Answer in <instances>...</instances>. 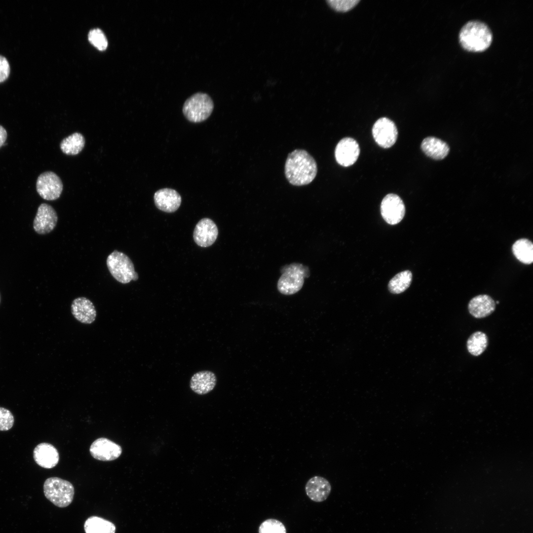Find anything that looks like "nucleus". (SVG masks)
Returning <instances> with one entry per match:
<instances>
[{
	"label": "nucleus",
	"instance_id": "obj_1",
	"mask_svg": "<svg viewBox=\"0 0 533 533\" xmlns=\"http://www.w3.org/2000/svg\"><path fill=\"white\" fill-rule=\"evenodd\" d=\"M317 164L306 151L295 150L290 152L285 164V174L288 182L297 186L310 183L315 178Z\"/></svg>",
	"mask_w": 533,
	"mask_h": 533
},
{
	"label": "nucleus",
	"instance_id": "obj_2",
	"mask_svg": "<svg viewBox=\"0 0 533 533\" xmlns=\"http://www.w3.org/2000/svg\"><path fill=\"white\" fill-rule=\"evenodd\" d=\"M459 41L465 50L471 52H481L491 45L493 35L489 27L477 20L467 22L459 33Z\"/></svg>",
	"mask_w": 533,
	"mask_h": 533
},
{
	"label": "nucleus",
	"instance_id": "obj_3",
	"mask_svg": "<svg viewBox=\"0 0 533 533\" xmlns=\"http://www.w3.org/2000/svg\"><path fill=\"white\" fill-rule=\"evenodd\" d=\"M43 492L46 498L55 506L63 508L73 501L75 489L68 481L53 477L46 479L43 484Z\"/></svg>",
	"mask_w": 533,
	"mask_h": 533
},
{
	"label": "nucleus",
	"instance_id": "obj_4",
	"mask_svg": "<svg viewBox=\"0 0 533 533\" xmlns=\"http://www.w3.org/2000/svg\"><path fill=\"white\" fill-rule=\"evenodd\" d=\"M214 103L211 98L204 93L192 95L185 102L183 113L189 121L199 123L206 120L212 114Z\"/></svg>",
	"mask_w": 533,
	"mask_h": 533
},
{
	"label": "nucleus",
	"instance_id": "obj_5",
	"mask_svg": "<svg viewBox=\"0 0 533 533\" xmlns=\"http://www.w3.org/2000/svg\"><path fill=\"white\" fill-rule=\"evenodd\" d=\"M106 263L110 272L119 282L126 284L138 280L139 276L133 263L124 253L114 251L108 256Z\"/></svg>",
	"mask_w": 533,
	"mask_h": 533
},
{
	"label": "nucleus",
	"instance_id": "obj_6",
	"mask_svg": "<svg viewBox=\"0 0 533 533\" xmlns=\"http://www.w3.org/2000/svg\"><path fill=\"white\" fill-rule=\"evenodd\" d=\"M282 275L277 283L278 291L282 294L290 295L301 290L304 278L308 277V268L302 264L293 263L283 269Z\"/></svg>",
	"mask_w": 533,
	"mask_h": 533
},
{
	"label": "nucleus",
	"instance_id": "obj_7",
	"mask_svg": "<svg viewBox=\"0 0 533 533\" xmlns=\"http://www.w3.org/2000/svg\"><path fill=\"white\" fill-rule=\"evenodd\" d=\"M36 189L38 194L44 199L54 200L60 197L63 190V184L56 174L47 171L38 177Z\"/></svg>",
	"mask_w": 533,
	"mask_h": 533
},
{
	"label": "nucleus",
	"instance_id": "obj_8",
	"mask_svg": "<svg viewBox=\"0 0 533 533\" xmlns=\"http://www.w3.org/2000/svg\"><path fill=\"white\" fill-rule=\"evenodd\" d=\"M372 135L379 146L387 149L395 143L398 137V130L393 121L387 117H381L373 125Z\"/></svg>",
	"mask_w": 533,
	"mask_h": 533
},
{
	"label": "nucleus",
	"instance_id": "obj_9",
	"mask_svg": "<svg viewBox=\"0 0 533 533\" xmlns=\"http://www.w3.org/2000/svg\"><path fill=\"white\" fill-rule=\"evenodd\" d=\"M381 213L387 223L391 225L397 224L405 216V204L398 195L389 193L381 201Z\"/></svg>",
	"mask_w": 533,
	"mask_h": 533
},
{
	"label": "nucleus",
	"instance_id": "obj_10",
	"mask_svg": "<svg viewBox=\"0 0 533 533\" xmlns=\"http://www.w3.org/2000/svg\"><path fill=\"white\" fill-rule=\"evenodd\" d=\"M122 448L119 445L106 438H99L91 445L89 451L95 459L103 461H112L119 457Z\"/></svg>",
	"mask_w": 533,
	"mask_h": 533
},
{
	"label": "nucleus",
	"instance_id": "obj_11",
	"mask_svg": "<svg viewBox=\"0 0 533 533\" xmlns=\"http://www.w3.org/2000/svg\"><path fill=\"white\" fill-rule=\"evenodd\" d=\"M359 154L360 148L358 143L350 137L341 139L337 144L335 151L337 162L344 167L353 165L357 160Z\"/></svg>",
	"mask_w": 533,
	"mask_h": 533
},
{
	"label": "nucleus",
	"instance_id": "obj_12",
	"mask_svg": "<svg viewBox=\"0 0 533 533\" xmlns=\"http://www.w3.org/2000/svg\"><path fill=\"white\" fill-rule=\"evenodd\" d=\"M58 216L50 205L42 203L38 207L33 222L35 231L39 234H45L52 231L56 226Z\"/></svg>",
	"mask_w": 533,
	"mask_h": 533
},
{
	"label": "nucleus",
	"instance_id": "obj_13",
	"mask_svg": "<svg viewBox=\"0 0 533 533\" xmlns=\"http://www.w3.org/2000/svg\"><path fill=\"white\" fill-rule=\"evenodd\" d=\"M218 235V228L216 224L210 219L205 218L200 220L196 224L193 234L194 242L202 247L212 245L216 241Z\"/></svg>",
	"mask_w": 533,
	"mask_h": 533
},
{
	"label": "nucleus",
	"instance_id": "obj_14",
	"mask_svg": "<svg viewBox=\"0 0 533 533\" xmlns=\"http://www.w3.org/2000/svg\"><path fill=\"white\" fill-rule=\"evenodd\" d=\"M71 307L72 315L79 322L90 324L95 321L97 312L94 304L88 299L78 297L74 300Z\"/></svg>",
	"mask_w": 533,
	"mask_h": 533
},
{
	"label": "nucleus",
	"instance_id": "obj_15",
	"mask_svg": "<svg viewBox=\"0 0 533 533\" xmlns=\"http://www.w3.org/2000/svg\"><path fill=\"white\" fill-rule=\"evenodd\" d=\"M156 207L163 212H175L181 205V196L175 190L164 188L156 191L153 196Z\"/></svg>",
	"mask_w": 533,
	"mask_h": 533
},
{
	"label": "nucleus",
	"instance_id": "obj_16",
	"mask_svg": "<svg viewBox=\"0 0 533 533\" xmlns=\"http://www.w3.org/2000/svg\"><path fill=\"white\" fill-rule=\"evenodd\" d=\"M33 457L40 466L47 469L54 467L59 460V455L56 448L48 443H41L34 450Z\"/></svg>",
	"mask_w": 533,
	"mask_h": 533
},
{
	"label": "nucleus",
	"instance_id": "obj_17",
	"mask_svg": "<svg viewBox=\"0 0 533 533\" xmlns=\"http://www.w3.org/2000/svg\"><path fill=\"white\" fill-rule=\"evenodd\" d=\"M305 491L307 496L312 501L320 502L325 501L331 491L329 482L321 476H314L306 483Z\"/></svg>",
	"mask_w": 533,
	"mask_h": 533
},
{
	"label": "nucleus",
	"instance_id": "obj_18",
	"mask_svg": "<svg viewBox=\"0 0 533 533\" xmlns=\"http://www.w3.org/2000/svg\"><path fill=\"white\" fill-rule=\"evenodd\" d=\"M217 378L210 371L197 372L191 377L190 386L192 391L198 395H204L211 391L215 387Z\"/></svg>",
	"mask_w": 533,
	"mask_h": 533
},
{
	"label": "nucleus",
	"instance_id": "obj_19",
	"mask_svg": "<svg viewBox=\"0 0 533 533\" xmlns=\"http://www.w3.org/2000/svg\"><path fill=\"white\" fill-rule=\"evenodd\" d=\"M469 313L476 318H482L491 315L495 309V303L489 295H480L473 298L469 302Z\"/></svg>",
	"mask_w": 533,
	"mask_h": 533
},
{
	"label": "nucleus",
	"instance_id": "obj_20",
	"mask_svg": "<svg viewBox=\"0 0 533 533\" xmlns=\"http://www.w3.org/2000/svg\"><path fill=\"white\" fill-rule=\"evenodd\" d=\"M420 147L425 155L435 160L444 159L450 151L449 147L446 143L434 137L424 138Z\"/></svg>",
	"mask_w": 533,
	"mask_h": 533
},
{
	"label": "nucleus",
	"instance_id": "obj_21",
	"mask_svg": "<svg viewBox=\"0 0 533 533\" xmlns=\"http://www.w3.org/2000/svg\"><path fill=\"white\" fill-rule=\"evenodd\" d=\"M85 533H115V526L111 522L100 517L93 516L85 522Z\"/></svg>",
	"mask_w": 533,
	"mask_h": 533
},
{
	"label": "nucleus",
	"instance_id": "obj_22",
	"mask_svg": "<svg viewBox=\"0 0 533 533\" xmlns=\"http://www.w3.org/2000/svg\"><path fill=\"white\" fill-rule=\"evenodd\" d=\"M512 252L515 257L521 263L531 264L533 262V244L529 239L521 238L517 240L512 245Z\"/></svg>",
	"mask_w": 533,
	"mask_h": 533
},
{
	"label": "nucleus",
	"instance_id": "obj_23",
	"mask_svg": "<svg viewBox=\"0 0 533 533\" xmlns=\"http://www.w3.org/2000/svg\"><path fill=\"white\" fill-rule=\"evenodd\" d=\"M85 145V139L79 133H74L64 138L60 144L63 153L67 155H75L78 154Z\"/></svg>",
	"mask_w": 533,
	"mask_h": 533
},
{
	"label": "nucleus",
	"instance_id": "obj_24",
	"mask_svg": "<svg viewBox=\"0 0 533 533\" xmlns=\"http://www.w3.org/2000/svg\"><path fill=\"white\" fill-rule=\"evenodd\" d=\"M488 345V338L483 332L477 331L470 336L467 341V348L472 355L478 356L486 350Z\"/></svg>",
	"mask_w": 533,
	"mask_h": 533
},
{
	"label": "nucleus",
	"instance_id": "obj_25",
	"mask_svg": "<svg viewBox=\"0 0 533 533\" xmlns=\"http://www.w3.org/2000/svg\"><path fill=\"white\" fill-rule=\"evenodd\" d=\"M412 280V273L410 270H404L395 275L389 282L388 288L393 294H400L404 292L410 286Z\"/></svg>",
	"mask_w": 533,
	"mask_h": 533
},
{
	"label": "nucleus",
	"instance_id": "obj_26",
	"mask_svg": "<svg viewBox=\"0 0 533 533\" xmlns=\"http://www.w3.org/2000/svg\"><path fill=\"white\" fill-rule=\"evenodd\" d=\"M259 533H286L284 525L275 519H268L263 521L259 527Z\"/></svg>",
	"mask_w": 533,
	"mask_h": 533
},
{
	"label": "nucleus",
	"instance_id": "obj_27",
	"mask_svg": "<svg viewBox=\"0 0 533 533\" xmlns=\"http://www.w3.org/2000/svg\"><path fill=\"white\" fill-rule=\"evenodd\" d=\"M90 42L99 50H104L108 46V41L103 32L99 29L91 30L88 34Z\"/></svg>",
	"mask_w": 533,
	"mask_h": 533
},
{
	"label": "nucleus",
	"instance_id": "obj_28",
	"mask_svg": "<svg viewBox=\"0 0 533 533\" xmlns=\"http://www.w3.org/2000/svg\"><path fill=\"white\" fill-rule=\"evenodd\" d=\"M330 6L338 11L346 12L354 7L359 1V0H327Z\"/></svg>",
	"mask_w": 533,
	"mask_h": 533
},
{
	"label": "nucleus",
	"instance_id": "obj_29",
	"mask_svg": "<svg viewBox=\"0 0 533 533\" xmlns=\"http://www.w3.org/2000/svg\"><path fill=\"white\" fill-rule=\"evenodd\" d=\"M14 419L11 412L3 407H0V430L7 431L14 424Z\"/></svg>",
	"mask_w": 533,
	"mask_h": 533
},
{
	"label": "nucleus",
	"instance_id": "obj_30",
	"mask_svg": "<svg viewBox=\"0 0 533 533\" xmlns=\"http://www.w3.org/2000/svg\"><path fill=\"white\" fill-rule=\"evenodd\" d=\"M10 73L9 63L4 57L0 55V82L5 80Z\"/></svg>",
	"mask_w": 533,
	"mask_h": 533
},
{
	"label": "nucleus",
	"instance_id": "obj_31",
	"mask_svg": "<svg viewBox=\"0 0 533 533\" xmlns=\"http://www.w3.org/2000/svg\"><path fill=\"white\" fill-rule=\"evenodd\" d=\"M7 136L5 129L0 125V148L4 144Z\"/></svg>",
	"mask_w": 533,
	"mask_h": 533
}]
</instances>
